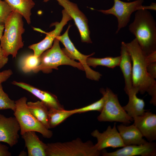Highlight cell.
Segmentation results:
<instances>
[{
  "mask_svg": "<svg viewBox=\"0 0 156 156\" xmlns=\"http://www.w3.org/2000/svg\"><path fill=\"white\" fill-rule=\"evenodd\" d=\"M100 92L105 98L101 113L97 117L100 122H117L127 124L133 121L120 105L117 95L109 88H101Z\"/></svg>",
  "mask_w": 156,
  "mask_h": 156,
  "instance_id": "cell-7",
  "label": "cell"
},
{
  "mask_svg": "<svg viewBox=\"0 0 156 156\" xmlns=\"http://www.w3.org/2000/svg\"><path fill=\"white\" fill-rule=\"evenodd\" d=\"M116 123H114L112 128L109 126L107 129L100 133L96 129L91 133V135L96 138L97 143L95 144L97 149L101 151L105 148L122 147L125 146L118 131Z\"/></svg>",
  "mask_w": 156,
  "mask_h": 156,
  "instance_id": "cell-12",
  "label": "cell"
},
{
  "mask_svg": "<svg viewBox=\"0 0 156 156\" xmlns=\"http://www.w3.org/2000/svg\"><path fill=\"white\" fill-rule=\"evenodd\" d=\"M12 74V71L10 69L0 72V84L6 81Z\"/></svg>",
  "mask_w": 156,
  "mask_h": 156,
  "instance_id": "cell-31",
  "label": "cell"
},
{
  "mask_svg": "<svg viewBox=\"0 0 156 156\" xmlns=\"http://www.w3.org/2000/svg\"><path fill=\"white\" fill-rule=\"evenodd\" d=\"M39 57L34 54H29L23 57L19 61V66L25 73L31 72L38 66L40 64Z\"/></svg>",
  "mask_w": 156,
  "mask_h": 156,
  "instance_id": "cell-25",
  "label": "cell"
},
{
  "mask_svg": "<svg viewBox=\"0 0 156 156\" xmlns=\"http://www.w3.org/2000/svg\"><path fill=\"white\" fill-rule=\"evenodd\" d=\"M98 150L92 142H83L79 138L71 141L47 144L46 156H99Z\"/></svg>",
  "mask_w": 156,
  "mask_h": 156,
  "instance_id": "cell-4",
  "label": "cell"
},
{
  "mask_svg": "<svg viewBox=\"0 0 156 156\" xmlns=\"http://www.w3.org/2000/svg\"><path fill=\"white\" fill-rule=\"evenodd\" d=\"M56 0L74 21L79 32L81 41L87 43H92L90 37V32L88 19L85 15L79 9L77 5L69 0Z\"/></svg>",
  "mask_w": 156,
  "mask_h": 156,
  "instance_id": "cell-10",
  "label": "cell"
},
{
  "mask_svg": "<svg viewBox=\"0 0 156 156\" xmlns=\"http://www.w3.org/2000/svg\"><path fill=\"white\" fill-rule=\"evenodd\" d=\"M13 11L16 12L25 18L28 24H30L31 10L35 3L32 0H3Z\"/></svg>",
  "mask_w": 156,
  "mask_h": 156,
  "instance_id": "cell-21",
  "label": "cell"
},
{
  "mask_svg": "<svg viewBox=\"0 0 156 156\" xmlns=\"http://www.w3.org/2000/svg\"><path fill=\"white\" fill-rule=\"evenodd\" d=\"M120 49L119 66L124 77L125 85L124 90L127 94L133 87L132 61L125 42H122Z\"/></svg>",
  "mask_w": 156,
  "mask_h": 156,
  "instance_id": "cell-17",
  "label": "cell"
},
{
  "mask_svg": "<svg viewBox=\"0 0 156 156\" xmlns=\"http://www.w3.org/2000/svg\"><path fill=\"white\" fill-rule=\"evenodd\" d=\"M113 6L107 10L98 11L106 14L115 16L118 21V26L116 34L118 33L122 28L126 26L129 22L131 16L134 12L140 9H152L156 10V4L153 3L150 6H143L144 0H135L131 2H125L120 0H113Z\"/></svg>",
  "mask_w": 156,
  "mask_h": 156,
  "instance_id": "cell-8",
  "label": "cell"
},
{
  "mask_svg": "<svg viewBox=\"0 0 156 156\" xmlns=\"http://www.w3.org/2000/svg\"><path fill=\"white\" fill-rule=\"evenodd\" d=\"M136 11L129 29L135 37L142 50L148 55L156 51V23L148 10Z\"/></svg>",
  "mask_w": 156,
  "mask_h": 156,
  "instance_id": "cell-2",
  "label": "cell"
},
{
  "mask_svg": "<svg viewBox=\"0 0 156 156\" xmlns=\"http://www.w3.org/2000/svg\"><path fill=\"white\" fill-rule=\"evenodd\" d=\"M20 128L15 117H6L0 114V142H3L12 147L18 141Z\"/></svg>",
  "mask_w": 156,
  "mask_h": 156,
  "instance_id": "cell-13",
  "label": "cell"
},
{
  "mask_svg": "<svg viewBox=\"0 0 156 156\" xmlns=\"http://www.w3.org/2000/svg\"><path fill=\"white\" fill-rule=\"evenodd\" d=\"M4 29V25L0 24V42ZM8 57L5 56L0 45V69L3 67L8 61Z\"/></svg>",
  "mask_w": 156,
  "mask_h": 156,
  "instance_id": "cell-29",
  "label": "cell"
},
{
  "mask_svg": "<svg viewBox=\"0 0 156 156\" xmlns=\"http://www.w3.org/2000/svg\"><path fill=\"white\" fill-rule=\"evenodd\" d=\"M125 43L132 61L133 87L138 88L142 94L148 92L151 97L150 103L156 106V81L147 71V55L142 50L135 38Z\"/></svg>",
  "mask_w": 156,
  "mask_h": 156,
  "instance_id": "cell-1",
  "label": "cell"
},
{
  "mask_svg": "<svg viewBox=\"0 0 156 156\" xmlns=\"http://www.w3.org/2000/svg\"><path fill=\"white\" fill-rule=\"evenodd\" d=\"M16 107L15 101L9 98L3 91L2 84H0V110L9 109L14 112Z\"/></svg>",
  "mask_w": 156,
  "mask_h": 156,
  "instance_id": "cell-27",
  "label": "cell"
},
{
  "mask_svg": "<svg viewBox=\"0 0 156 156\" xmlns=\"http://www.w3.org/2000/svg\"><path fill=\"white\" fill-rule=\"evenodd\" d=\"M147 70L149 75L153 79L156 78V62L148 63Z\"/></svg>",
  "mask_w": 156,
  "mask_h": 156,
  "instance_id": "cell-30",
  "label": "cell"
},
{
  "mask_svg": "<svg viewBox=\"0 0 156 156\" xmlns=\"http://www.w3.org/2000/svg\"><path fill=\"white\" fill-rule=\"evenodd\" d=\"M13 84L29 92L43 102L48 108L58 109H64L54 94L48 91L42 90L25 83L14 81Z\"/></svg>",
  "mask_w": 156,
  "mask_h": 156,
  "instance_id": "cell-16",
  "label": "cell"
},
{
  "mask_svg": "<svg viewBox=\"0 0 156 156\" xmlns=\"http://www.w3.org/2000/svg\"><path fill=\"white\" fill-rule=\"evenodd\" d=\"M11 153L9 151V148L5 145L0 143V156H10Z\"/></svg>",
  "mask_w": 156,
  "mask_h": 156,
  "instance_id": "cell-32",
  "label": "cell"
},
{
  "mask_svg": "<svg viewBox=\"0 0 156 156\" xmlns=\"http://www.w3.org/2000/svg\"><path fill=\"white\" fill-rule=\"evenodd\" d=\"M27 98L23 96L15 101L16 107L14 114L19 125L21 134L29 131H34L41 133L45 138H51L53 135L52 131L32 114L27 107Z\"/></svg>",
  "mask_w": 156,
  "mask_h": 156,
  "instance_id": "cell-6",
  "label": "cell"
},
{
  "mask_svg": "<svg viewBox=\"0 0 156 156\" xmlns=\"http://www.w3.org/2000/svg\"><path fill=\"white\" fill-rule=\"evenodd\" d=\"M49 0H43V1L44 2H46L49 1Z\"/></svg>",
  "mask_w": 156,
  "mask_h": 156,
  "instance_id": "cell-33",
  "label": "cell"
},
{
  "mask_svg": "<svg viewBox=\"0 0 156 156\" xmlns=\"http://www.w3.org/2000/svg\"><path fill=\"white\" fill-rule=\"evenodd\" d=\"M133 124L149 142L156 139V115L149 111L133 118Z\"/></svg>",
  "mask_w": 156,
  "mask_h": 156,
  "instance_id": "cell-15",
  "label": "cell"
},
{
  "mask_svg": "<svg viewBox=\"0 0 156 156\" xmlns=\"http://www.w3.org/2000/svg\"><path fill=\"white\" fill-rule=\"evenodd\" d=\"M59 41L55 38L52 47L44 52L39 57L40 64L33 72L37 73L41 71L48 74L53 69L57 70L62 65H68L84 71V68L79 62H77L67 56L60 47Z\"/></svg>",
  "mask_w": 156,
  "mask_h": 156,
  "instance_id": "cell-5",
  "label": "cell"
},
{
  "mask_svg": "<svg viewBox=\"0 0 156 156\" xmlns=\"http://www.w3.org/2000/svg\"><path fill=\"white\" fill-rule=\"evenodd\" d=\"M70 26L69 25L65 33L61 36H57L56 38L64 45V48L62 49L66 55L73 60H78L81 64L85 71L86 77L93 80L99 81L102 75L99 72L91 69L87 63V58L93 55L95 53H93L89 55H85L77 49L68 36V31Z\"/></svg>",
  "mask_w": 156,
  "mask_h": 156,
  "instance_id": "cell-9",
  "label": "cell"
},
{
  "mask_svg": "<svg viewBox=\"0 0 156 156\" xmlns=\"http://www.w3.org/2000/svg\"><path fill=\"white\" fill-rule=\"evenodd\" d=\"M12 11L6 2L0 0V24L4 25L8 17Z\"/></svg>",
  "mask_w": 156,
  "mask_h": 156,
  "instance_id": "cell-28",
  "label": "cell"
},
{
  "mask_svg": "<svg viewBox=\"0 0 156 156\" xmlns=\"http://www.w3.org/2000/svg\"><path fill=\"white\" fill-rule=\"evenodd\" d=\"M105 102V98L103 96L100 99L82 108L71 110V111L73 114L91 111H98L101 112L104 106Z\"/></svg>",
  "mask_w": 156,
  "mask_h": 156,
  "instance_id": "cell-26",
  "label": "cell"
},
{
  "mask_svg": "<svg viewBox=\"0 0 156 156\" xmlns=\"http://www.w3.org/2000/svg\"><path fill=\"white\" fill-rule=\"evenodd\" d=\"M120 56L116 57H107L103 58L88 57L87 60V64L90 66L96 68L98 66H105L113 68L119 66Z\"/></svg>",
  "mask_w": 156,
  "mask_h": 156,
  "instance_id": "cell-24",
  "label": "cell"
},
{
  "mask_svg": "<svg viewBox=\"0 0 156 156\" xmlns=\"http://www.w3.org/2000/svg\"><path fill=\"white\" fill-rule=\"evenodd\" d=\"M22 17L18 12L12 11L5 23L0 45L6 57L11 55L13 58H16L18 51L24 46L22 35L25 29Z\"/></svg>",
  "mask_w": 156,
  "mask_h": 156,
  "instance_id": "cell-3",
  "label": "cell"
},
{
  "mask_svg": "<svg viewBox=\"0 0 156 156\" xmlns=\"http://www.w3.org/2000/svg\"><path fill=\"white\" fill-rule=\"evenodd\" d=\"M127 0L128 1H129V0Z\"/></svg>",
  "mask_w": 156,
  "mask_h": 156,
  "instance_id": "cell-34",
  "label": "cell"
},
{
  "mask_svg": "<svg viewBox=\"0 0 156 156\" xmlns=\"http://www.w3.org/2000/svg\"><path fill=\"white\" fill-rule=\"evenodd\" d=\"M103 156H155L156 144L155 142H147L143 144L126 146L111 152L102 151Z\"/></svg>",
  "mask_w": 156,
  "mask_h": 156,
  "instance_id": "cell-14",
  "label": "cell"
},
{
  "mask_svg": "<svg viewBox=\"0 0 156 156\" xmlns=\"http://www.w3.org/2000/svg\"><path fill=\"white\" fill-rule=\"evenodd\" d=\"M73 114L71 110L49 109V129L55 127Z\"/></svg>",
  "mask_w": 156,
  "mask_h": 156,
  "instance_id": "cell-23",
  "label": "cell"
},
{
  "mask_svg": "<svg viewBox=\"0 0 156 156\" xmlns=\"http://www.w3.org/2000/svg\"><path fill=\"white\" fill-rule=\"evenodd\" d=\"M27 150L28 156H46L47 144L39 139L34 131H29L22 135Z\"/></svg>",
  "mask_w": 156,
  "mask_h": 156,
  "instance_id": "cell-18",
  "label": "cell"
},
{
  "mask_svg": "<svg viewBox=\"0 0 156 156\" xmlns=\"http://www.w3.org/2000/svg\"><path fill=\"white\" fill-rule=\"evenodd\" d=\"M117 128L125 146L139 145L147 142L143 139L142 134L133 124L129 126L120 124L117 126Z\"/></svg>",
  "mask_w": 156,
  "mask_h": 156,
  "instance_id": "cell-19",
  "label": "cell"
},
{
  "mask_svg": "<svg viewBox=\"0 0 156 156\" xmlns=\"http://www.w3.org/2000/svg\"><path fill=\"white\" fill-rule=\"evenodd\" d=\"M62 17L61 21L53 23L51 25L54 26L55 29L48 33L45 37L40 42L30 45L29 48L33 50L34 55L39 57L44 52L51 48L56 37L60 35L64 27L68 21L72 20L71 17L64 10L62 11Z\"/></svg>",
  "mask_w": 156,
  "mask_h": 156,
  "instance_id": "cell-11",
  "label": "cell"
},
{
  "mask_svg": "<svg viewBox=\"0 0 156 156\" xmlns=\"http://www.w3.org/2000/svg\"><path fill=\"white\" fill-rule=\"evenodd\" d=\"M27 105L30 112L34 116L47 128L49 129V109L41 101L27 102Z\"/></svg>",
  "mask_w": 156,
  "mask_h": 156,
  "instance_id": "cell-22",
  "label": "cell"
},
{
  "mask_svg": "<svg viewBox=\"0 0 156 156\" xmlns=\"http://www.w3.org/2000/svg\"><path fill=\"white\" fill-rule=\"evenodd\" d=\"M139 92L138 88L133 87L127 93L129 98L128 103L122 107L128 115L133 118L142 114L146 110L144 109V100L137 96Z\"/></svg>",
  "mask_w": 156,
  "mask_h": 156,
  "instance_id": "cell-20",
  "label": "cell"
}]
</instances>
